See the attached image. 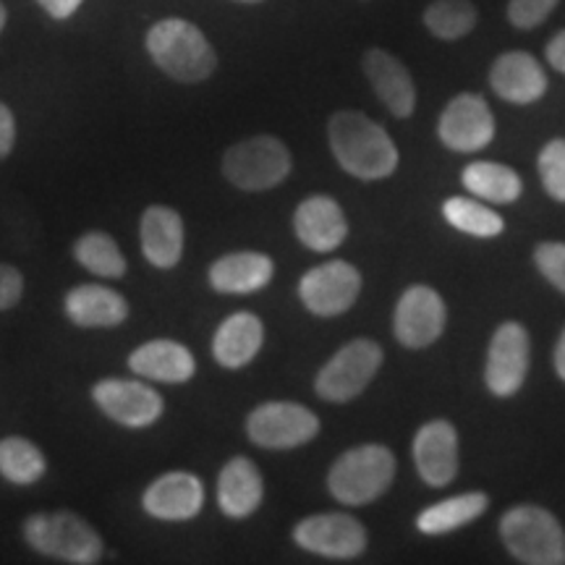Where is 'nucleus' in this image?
<instances>
[{"label": "nucleus", "mask_w": 565, "mask_h": 565, "mask_svg": "<svg viewBox=\"0 0 565 565\" xmlns=\"http://www.w3.org/2000/svg\"><path fill=\"white\" fill-rule=\"evenodd\" d=\"M328 141L345 173L362 181L387 179L398 168L391 134L362 110H338L328 121Z\"/></svg>", "instance_id": "nucleus-1"}, {"label": "nucleus", "mask_w": 565, "mask_h": 565, "mask_svg": "<svg viewBox=\"0 0 565 565\" xmlns=\"http://www.w3.org/2000/svg\"><path fill=\"white\" fill-rule=\"evenodd\" d=\"M147 53L162 74L175 82L196 84L217 68L215 47L200 26L186 19H162L147 32Z\"/></svg>", "instance_id": "nucleus-2"}, {"label": "nucleus", "mask_w": 565, "mask_h": 565, "mask_svg": "<svg viewBox=\"0 0 565 565\" xmlns=\"http://www.w3.org/2000/svg\"><path fill=\"white\" fill-rule=\"evenodd\" d=\"M26 545L34 553L55 561L92 565L103 557V540L89 521L71 511L32 513L21 526Z\"/></svg>", "instance_id": "nucleus-3"}, {"label": "nucleus", "mask_w": 565, "mask_h": 565, "mask_svg": "<svg viewBox=\"0 0 565 565\" xmlns=\"http://www.w3.org/2000/svg\"><path fill=\"white\" fill-rule=\"evenodd\" d=\"M395 477V458L385 445H359L345 450L328 475V490L343 505H366L383 498Z\"/></svg>", "instance_id": "nucleus-4"}, {"label": "nucleus", "mask_w": 565, "mask_h": 565, "mask_svg": "<svg viewBox=\"0 0 565 565\" xmlns=\"http://www.w3.org/2000/svg\"><path fill=\"white\" fill-rule=\"evenodd\" d=\"M500 536L515 561L526 565H563L565 532L547 508L515 505L500 521Z\"/></svg>", "instance_id": "nucleus-5"}, {"label": "nucleus", "mask_w": 565, "mask_h": 565, "mask_svg": "<svg viewBox=\"0 0 565 565\" xmlns=\"http://www.w3.org/2000/svg\"><path fill=\"white\" fill-rule=\"evenodd\" d=\"M291 168L288 147L270 134L236 141L223 154V175L242 192H267L286 181Z\"/></svg>", "instance_id": "nucleus-6"}, {"label": "nucleus", "mask_w": 565, "mask_h": 565, "mask_svg": "<svg viewBox=\"0 0 565 565\" xmlns=\"http://www.w3.org/2000/svg\"><path fill=\"white\" fill-rule=\"evenodd\" d=\"M380 366H383V349L370 338H356L322 366L315 380V391L330 404H349L364 393Z\"/></svg>", "instance_id": "nucleus-7"}, {"label": "nucleus", "mask_w": 565, "mask_h": 565, "mask_svg": "<svg viewBox=\"0 0 565 565\" xmlns=\"http://www.w3.org/2000/svg\"><path fill=\"white\" fill-rule=\"evenodd\" d=\"M246 435L267 450H291L320 435V419L312 408L294 401H270L257 406L246 419Z\"/></svg>", "instance_id": "nucleus-8"}, {"label": "nucleus", "mask_w": 565, "mask_h": 565, "mask_svg": "<svg viewBox=\"0 0 565 565\" xmlns=\"http://www.w3.org/2000/svg\"><path fill=\"white\" fill-rule=\"evenodd\" d=\"M362 275L345 259L317 265L299 282V299L317 317H338L356 303Z\"/></svg>", "instance_id": "nucleus-9"}, {"label": "nucleus", "mask_w": 565, "mask_h": 565, "mask_svg": "<svg viewBox=\"0 0 565 565\" xmlns=\"http://www.w3.org/2000/svg\"><path fill=\"white\" fill-rule=\"evenodd\" d=\"M92 398L100 412L121 427L145 429L162 416V395L139 380L105 377L92 387Z\"/></svg>", "instance_id": "nucleus-10"}, {"label": "nucleus", "mask_w": 565, "mask_h": 565, "mask_svg": "<svg viewBox=\"0 0 565 565\" xmlns=\"http://www.w3.org/2000/svg\"><path fill=\"white\" fill-rule=\"evenodd\" d=\"M437 137L454 152H482L494 137V116L477 92H461L445 105L437 121Z\"/></svg>", "instance_id": "nucleus-11"}, {"label": "nucleus", "mask_w": 565, "mask_h": 565, "mask_svg": "<svg viewBox=\"0 0 565 565\" xmlns=\"http://www.w3.org/2000/svg\"><path fill=\"white\" fill-rule=\"evenodd\" d=\"M294 540L315 555L351 561L366 550V529L349 513H317L296 524Z\"/></svg>", "instance_id": "nucleus-12"}, {"label": "nucleus", "mask_w": 565, "mask_h": 565, "mask_svg": "<svg viewBox=\"0 0 565 565\" xmlns=\"http://www.w3.org/2000/svg\"><path fill=\"white\" fill-rule=\"evenodd\" d=\"M529 351H532V345H529L524 324L503 322L494 330L484 364V383L492 395L508 398L524 387L529 374Z\"/></svg>", "instance_id": "nucleus-13"}, {"label": "nucleus", "mask_w": 565, "mask_h": 565, "mask_svg": "<svg viewBox=\"0 0 565 565\" xmlns=\"http://www.w3.org/2000/svg\"><path fill=\"white\" fill-rule=\"evenodd\" d=\"M445 330V301L429 286H412L395 307L393 333L406 349H427Z\"/></svg>", "instance_id": "nucleus-14"}, {"label": "nucleus", "mask_w": 565, "mask_h": 565, "mask_svg": "<svg viewBox=\"0 0 565 565\" xmlns=\"http://www.w3.org/2000/svg\"><path fill=\"white\" fill-rule=\"evenodd\" d=\"M490 87L511 105H534L545 97L550 79L542 63L526 51H508L490 66Z\"/></svg>", "instance_id": "nucleus-15"}, {"label": "nucleus", "mask_w": 565, "mask_h": 565, "mask_svg": "<svg viewBox=\"0 0 565 565\" xmlns=\"http://www.w3.org/2000/svg\"><path fill=\"white\" fill-rule=\"evenodd\" d=\"M362 68L372 92L395 118L412 116L416 108V84L404 61L395 58L385 47H370L364 53Z\"/></svg>", "instance_id": "nucleus-16"}, {"label": "nucleus", "mask_w": 565, "mask_h": 565, "mask_svg": "<svg viewBox=\"0 0 565 565\" xmlns=\"http://www.w3.org/2000/svg\"><path fill=\"white\" fill-rule=\"evenodd\" d=\"M204 505V484L189 471H168L141 494V508L160 521H189Z\"/></svg>", "instance_id": "nucleus-17"}, {"label": "nucleus", "mask_w": 565, "mask_h": 565, "mask_svg": "<svg viewBox=\"0 0 565 565\" xmlns=\"http://www.w3.org/2000/svg\"><path fill=\"white\" fill-rule=\"evenodd\" d=\"M414 463L429 487H445L458 471V435L445 419L427 422L414 437Z\"/></svg>", "instance_id": "nucleus-18"}, {"label": "nucleus", "mask_w": 565, "mask_h": 565, "mask_svg": "<svg viewBox=\"0 0 565 565\" xmlns=\"http://www.w3.org/2000/svg\"><path fill=\"white\" fill-rule=\"evenodd\" d=\"M294 231L299 242L312 252H333L349 236L345 212L333 196H307L294 215Z\"/></svg>", "instance_id": "nucleus-19"}, {"label": "nucleus", "mask_w": 565, "mask_h": 565, "mask_svg": "<svg viewBox=\"0 0 565 565\" xmlns=\"http://www.w3.org/2000/svg\"><path fill=\"white\" fill-rule=\"evenodd\" d=\"M141 254L158 270H173L183 254V221L173 207L152 204L139 223Z\"/></svg>", "instance_id": "nucleus-20"}, {"label": "nucleus", "mask_w": 565, "mask_h": 565, "mask_svg": "<svg viewBox=\"0 0 565 565\" xmlns=\"http://www.w3.org/2000/svg\"><path fill=\"white\" fill-rule=\"evenodd\" d=\"M63 312L76 328H116L129 317V301L100 282H82L66 294Z\"/></svg>", "instance_id": "nucleus-21"}, {"label": "nucleus", "mask_w": 565, "mask_h": 565, "mask_svg": "<svg viewBox=\"0 0 565 565\" xmlns=\"http://www.w3.org/2000/svg\"><path fill=\"white\" fill-rule=\"evenodd\" d=\"M129 366L139 377L152 380L162 385H183L194 377L196 362L194 353L183 343L175 341H150L141 343L137 351H131Z\"/></svg>", "instance_id": "nucleus-22"}, {"label": "nucleus", "mask_w": 565, "mask_h": 565, "mask_svg": "<svg viewBox=\"0 0 565 565\" xmlns=\"http://www.w3.org/2000/svg\"><path fill=\"white\" fill-rule=\"evenodd\" d=\"M265 498V482L257 463L236 456L223 466L217 479V505L231 519H246L257 511Z\"/></svg>", "instance_id": "nucleus-23"}, {"label": "nucleus", "mask_w": 565, "mask_h": 565, "mask_svg": "<svg viewBox=\"0 0 565 565\" xmlns=\"http://www.w3.org/2000/svg\"><path fill=\"white\" fill-rule=\"evenodd\" d=\"M275 275V263L263 252H231L210 267V286L217 294H254Z\"/></svg>", "instance_id": "nucleus-24"}, {"label": "nucleus", "mask_w": 565, "mask_h": 565, "mask_svg": "<svg viewBox=\"0 0 565 565\" xmlns=\"http://www.w3.org/2000/svg\"><path fill=\"white\" fill-rule=\"evenodd\" d=\"M263 341V320L252 312H236L217 328L215 338H212V356L225 370H242L257 356Z\"/></svg>", "instance_id": "nucleus-25"}, {"label": "nucleus", "mask_w": 565, "mask_h": 565, "mask_svg": "<svg viewBox=\"0 0 565 565\" xmlns=\"http://www.w3.org/2000/svg\"><path fill=\"white\" fill-rule=\"evenodd\" d=\"M490 505L484 492H463L458 498H448L443 503H435L416 515V529L427 536L456 532L471 521L479 519Z\"/></svg>", "instance_id": "nucleus-26"}, {"label": "nucleus", "mask_w": 565, "mask_h": 565, "mask_svg": "<svg viewBox=\"0 0 565 565\" xmlns=\"http://www.w3.org/2000/svg\"><path fill=\"white\" fill-rule=\"evenodd\" d=\"M461 179L471 194L494 204H511L524 192L519 173L513 168L500 166V162H471Z\"/></svg>", "instance_id": "nucleus-27"}, {"label": "nucleus", "mask_w": 565, "mask_h": 565, "mask_svg": "<svg viewBox=\"0 0 565 565\" xmlns=\"http://www.w3.org/2000/svg\"><path fill=\"white\" fill-rule=\"evenodd\" d=\"M74 257L84 270L105 280H118L126 275V257L124 252L118 249L116 238L110 233L103 231H89L84 236L76 238L74 244Z\"/></svg>", "instance_id": "nucleus-28"}, {"label": "nucleus", "mask_w": 565, "mask_h": 565, "mask_svg": "<svg viewBox=\"0 0 565 565\" xmlns=\"http://www.w3.org/2000/svg\"><path fill=\"white\" fill-rule=\"evenodd\" d=\"M422 21L433 38L443 42H456L477 30L479 11L471 0H433L424 9Z\"/></svg>", "instance_id": "nucleus-29"}, {"label": "nucleus", "mask_w": 565, "mask_h": 565, "mask_svg": "<svg viewBox=\"0 0 565 565\" xmlns=\"http://www.w3.org/2000/svg\"><path fill=\"white\" fill-rule=\"evenodd\" d=\"M45 456L42 450L26 437L11 435L0 440V475L9 479L11 484L30 487L40 482L45 475Z\"/></svg>", "instance_id": "nucleus-30"}, {"label": "nucleus", "mask_w": 565, "mask_h": 565, "mask_svg": "<svg viewBox=\"0 0 565 565\" xmlns=\"http://www.w3.org/2000/svg\"><path fill=\"white\" fill-rule=\"evenodd\" d=\"M443 215L456 231L469 233V236L477 238H494L505 231L503 217H500L498 212L490 210L482 202L463 200V196H450V200L443 204Z\"/></svg>", "instance_id": "nucleus-31"}, {"label": "nucleus", "mask_w": 565, "mask_h": 565, "mask_svg": "<svg viewBox=\"0 0 565 565\" xmlns=\"http://www.w3.org/2000/svg\"><path fill=\"white\" fill-rule=\"evenodd\" d=\"M540 179L555 202H565V139H553L542 147Z\"/></svg>", "instance_id": "nucleus-32"}, {"label": "nucleus", "mask_w": 565, "mask_h": 565, "mask_svg": "<svg viewBox=\"0 0 565 565\" xmlns=\"http://www.w3.org/2000/svg\"><path fill=\"white\" fill-rule=\"evenodd\" d=\"M557 6H561V0H508L505 17L515 30L529 32L545 24Z\"/></svg>", "instance_id": "nucleus-33"}, {"label": "nucleus", "mask_w": 565, "mask_h": 565, "mask_svg": "<svg viewBox=\"0 0 565 565\" xmlns=\"http://www.w3.org/2000/svg\"><path fill=\"white\" fill-rule=\"evenodd\" d=\"M536 270L553 282L557 291L565 294V244L563 242H547L540 244L534 252Z\"/></svg>", "instance_id": "nucleus-34"}, {"label": "nucleus", "mask_w": 565, "mask_h": 565, "mask_svg": "<svg viewBox=\"0 0 565 565\" xmlns=\"http://www.w3.org/2000/svg\"><path fill=\"white\" fill-rule=\"evenodd\" d=\"M24 296V275L13 265L0 263V312L13 309Z\"/></svg>", "instance_id": "nucleus-35"}, {"label": "nucleus", "mask_w": 565, "mask_h": 565, "mask_svg": "<svg viewBox=\"0 0 565 565\" xmlns=\"http://www.w3.org/2000/svg\"><path fill=\"white\" fill-rule=\"evenodd\" d=\"M13 141H17V121H13V113L6 103H0V160H6L13 150Z\"/></svg>", "instance_id": "nucleus-36"}, {"label": "nucleus", "mask_w": 565, "mask_h": 565, "mask_svg": "<svg viewBox=\"0 0 565 565\" xmlns=\"http://www.w3.org/2000/svg\"><path fill=\"white\" fill-rule=\"evenodd\" d=\"M38 3L42 6V11H45L51 19L66 21L82 9L84 0H38Z\"/></svg>", "instance_id": "nucleus-37"}, {"label": "nucleus", "mask_w": 565, "mask_h": 565, "mask_svg": "<svg viewBox=\"0 0 565 565\" xmlns=\"http://www.w3.org/2000/svg\"><path fill=\"white\" fill-rule=\"evenodd\" d=\"M545 58H547L550 66L557 71V74H565V30L555 32L553 40L547 42Z\"/></svg>", "instance_id": "nucleus-38"}, {"label": "nucleus", "mask_w": 565, "mask_h": 565, "mask_svg": "<svg viewBox=\"0 0 565 565\" xmlns=\"http://www.w3.org/2000/svg\"><path fill=\"white\" fill-rule=\"evenodd\" d=\"M555 372L557 377L565 380V330L557 338V345H555Z\"/></svg>", "instance_id": "nucleus-39"}, {"label": "nucleus", "mask_w": 565, "mask_h": 565, "mask_svg": "<svg viewBox=\"0 0 565 565\" xmlns=\"http://www.w3.org/2000/svg\"><path fill=\"white\" fill-rule=\"evenodd\" d=\"M6 21H9V11H6V6H3V3H0V32H3Z\"/></svg>", "instance_id": "nucleus-40"}, {"label": "nucleus", "mask_w": 565, "mask_h": 565, "mask_svg": "<svg viewBox=\"0 0 565 565\" xmlns=\"http://www.w3.org/2000/svg\"><path fill=\"white\" fill-rule=\"evenodd\" d=\"M236 3H263V0H236Z\"/></svg>", "instance_id": "nucleus-41"}]
</instances>
